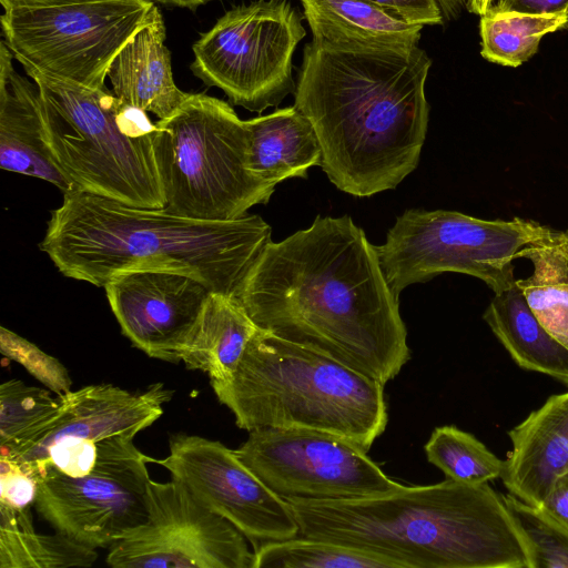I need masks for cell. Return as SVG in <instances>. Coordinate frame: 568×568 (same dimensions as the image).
I'll list each match as a JSON object with an SVG mask.
<instances>
[{"mask_svg":"<svg viewBox=\"0 0 568 568\" xmlns=\"http://www.w3.org/2000/svg\"><path fill=\"white\" fill-rule=\"evenodd\" d=\"M40 474L30 465L0 456V505L29 509L34 505Z\"/></svg>","mask_w":568,"mask_h":568,"instance_id":"obj_32","label":"cell"},{"mask_svg":"<svg viewBox=\"0 0 568 568\" xmlns=\"http://www.w3.org/2000/svg\"><path fill=\"white\" fill-rule=\"evenodd\" d=\"M170 454L154 463L166 468L203 506L236 527L260 546L298 535L288 501L271 490L221 442L175 434Z\"/></svg>","mask_w":568,"mask_h":568,"instance_id":"obj_13","label":"cell"},{"mask_svg":"<svg viewBox=\"0 0 568 568\" xmlns=\"http://www.w3.org/2000/svg\"><path fill=\"white\" fill-rule=\"evenodd\" d=\"M94 548L58 532L38 534L29 509L0 505V568L91 567L98 559Z\"/></svg>","mask_w":568,"mask_h":568,"instance_id":"obj_24","label":"cell"},{"mask_svg":"<svg viewBox=\"0 0 568 568\" xmlns=\"http://www.w3.org/2000/svg\"><path fill=\"white\" fill-rule=\"evenodd\" d=\"M384 387L334 358L261 328L230 381L212 385L241 429H314L366 450L388 423Z\"/></svg>","mask_w":568,"mask_h":568,"instance_id":"obj_5","label":"cell"},{"mask_svg":"<svg viewBox=\"0 0 568 568\" xmlns=\"http://www.w3.org/2000/svg\"><path fill=\"white\" fill-rule=\"evenodd\" d=\"M155 126L154 153L169 212L229 221L270 201L275 185L248 170L245 121L227 102L189 93L181 106Z\"/></svg>","mask_w":568,"mask_h":568,"instance_id":"obj_7","label":"cell"},{"mask_svg":"<svg viewBox=\"0 0 568 568\" xmlns=\"http://www.w3.org/2000/svg\"><path fill=\"white\" fill-rule=\"evenodd\" d=\"M254 552V568H400L379 555L301 536L264 544Z\"/></svg>","mask_w":568,"mask_h":568,"instance_id":"obj_28","label":"cell"},{"mask_svg":"<svg viewBox=\"0 0 568 568\" xmlns=\"http://www.w3.org/2000/svg\"><path fill=\"white\" fill-rule=\"evenodd\" d=\"M236 300L255 325L386 385L410 358L398 296L364 231L317 216L271 241Z\"/></svg>","mask_w":568,"mask_h":568,"instance_id":"obj_1","label":"cell"},{"mask_svg":"<svg viewBox=\"0 0 568 568\" xmlns=\"http://www.w3.org/2000/svg\"><path fill=\"white\" fill-rule=\"evenodd\" d=\"M257 329L234 296L211 292L176 358L189 369L206 373L211 385L226 383Z\"/></svg>","mask_w":568,"mask_h":568,"instance_id":"obj_20","label":"cell"},{"mask_svg":"<svg viewBox=\"0 0 568 568\" xmlns=\"http://www.w3.org/2000/svg\"><path fill=\"white\" fill-rule=\"evenodd\" d=\"M122 334L149 357L178 364L176 349L209 294L197 278L165 268L114 274L104 285Z\"/></svg>","mask_w":568,"mask_h":568,"instance_id":"obj_15","label":"cell"},{"mask_svg":"<svg viewBox=\"0 0 568 568\" xmlns=\"http://www.w3.org/2000/svg\"><path fill=\"white\" fill-rule=\"evenodd\" d=\"M494 2L495 0H468L467 9L481 17L490 9Z\"/></svg>","mask_w":568,"mask_h":568,"instance_id":"obj_39","label":"cell"},{"mask_svg":"<svg viewBox=\"0 0 568 568\" xmlns=\"http://www.w3.org/2000/svg\"><path fill=\"white\" fill-rule=\"evenodd\" d=\"M313 39L345 47L410 48L424 26L367 0H301Z\"/></svg>","mask_w":568,"mask_h":568,"instance_id":"obj_22","label":"cell"},{"mask_svg":"<svg viewBox=\"0 0 568 568\" xmlns=\"http://www.w3.org/2000/svg\"><path fill=\"white\" fill-rule=\"evenodd\" d=\"M104 0H0L3 10L17 8H45Z\"/></svg>","mask_w":568,"mask_h":568,"instance_id":"obj_36","label":"cell"},{"mask_svg":"<svg viewBox=\"0 0 568 568\" xmlns=\"http://www.w3.org/2000/svg\"><path fill=\"white\" fill-rule=\"evenodd\" d=\"M305 34L287 0L236 6L195 41L191 70L232 104L261 113L294 93L292 58Z\"/></svg>","mask_w":568,"mask_h":568,"instance_id":"obj_9","label":"cell"},{"mask_svg":"<svg viewBox=\"0 0 568 568\" xmlns=\"http://www.w3.org/2000/svg\"><path fill=\"white\" fill-rule=\"evenodd\" d=\"M427 460L447 479L484 484L500 478L505 460L497 457L474 435L454 425L436 427L424 446Z\"/></svg>","mask_w":568,"mask_h":568,"instance_id":"obj_29","label":"cell"},{"mask_svg":"<svg viewBox=\"0 0 568 568\" xmlns=\"http://www.w3.org/2000/svg\"><path fill=\"white\" fill-rule=\"evenodd\" d=\"M148 518L105 558L114 568H254L255 552L230 521L178 479L146 484Z\"/></svg>","mask_w":568,"mask_h":568,"instance_id":"obj_12","label":"cell"},{"mask_svg":"<svg viewBox=\"0 0 568 568\" xmlns=\"http://www.w3.org/2000/svg\"><path fill=\"white\" fill-rule=\"evenodd\" d=\"M162 4L186 8L190 10H195L197 7L205 4L213 0H154Z\"/></svg>","mask_w":568,"mask_h":568,"instance_id":"obj_38","label":"cell"},{"mask_svg":"<svg viewBox=\"0 0 568 568\" xmlns=\"http://www.w3.org/2000/svg\"><path fill=\"white\" fill-rule=\"evenodd\" d=\"M540 507L568 528V471L557 477Z\"/></svg>","mask_w":568,"mask_h":568,"instance_id":"obj_35","label":"cell"},{"mask_svg":"<svg viewBox=\"0 0 568 568\" xmlns=\"http://www.w3.org/2000/svg\"><path fill=\"white\" fill-rule=\"evenodd\" d=\"M247 168L266 183L306 178L321 165L322 149L310 120L294 105L245 121Z\"/></svg>","mask_w":568,"mask_h":568,"instance_id":"obj_21","label":"cell"},{"mask_svg":"<svg viewBox=\"0 0 568 568\" xmlns=\"http://www.w3.org/2000/svg\"><path fill=\"white\" fill-rule=\"evenodd\" d=\"M432 60L418 45L371 48L313 39L303 51L294 106L312 123L321 166L354 196L395 189L418 162Z\"/></svg>","mask_w":568,"mask_h":568,"instance_id":"obj_2","label":"cell"},{"mask_svg":"<svg viewBox=\"0 0 568 568\" xmlns=\"http://www.w3.org/2000/svg\"><path fill=\"white\" fill-rule=\"evenodd\" d=\"M487 12L535 16L568 13V0H495Z\"/></svg>","mask_w":568,"mask_h":568,"instance_id":"obj_34","label":"cell"},{"mask_svg":"<svg viewBox=\"0 0 568 568\" xmlns=\"http://www.w3.org/2000/svg\"><path fill=\"white\" fill-rule=\"evenodd\" d=\"M235 452L271 490L286 500L365 498L402 487L368 456V450L325 432L255 429Z\"/></svg>","mask_w":568,"mask_h":568,"instance_id":"obj_11","label":"cell"},{"mask_svg":"<svg viewBox=\"0 0 568 568\" xmlns=\"http://www.w3.org/2000/svg\"><path fill=\"white\" fill-rule=\"evenodd\" d=\"M483 318L520 368L568 386V348L539 323L517 284L495 294Z\"/></svg>","mask_w":568,"mask_h":568,"instance_id":"obj_23","label":"cell"},{"mask_svg":"<svg viewBox=\"0 0 568 568\" xmlns=\"http://www.w3.org/2000/svg\"><path fill=\"white\" fill-rule=\"evenodd\" d=\"M0 351L57 395L71 390V377L61 362L3 326L0 327Z\"/></svg>","mask_w":568,"mask_h":568,"instance_id":"obj_31","label":"cell"},{"mask_svg":"<svg viewBox=\"0 0 568 568\" xmlns=\"http://www.w3.org/2000/svg\"><path fill=\"white\" fill-rule=\"evenodd\" d=\"M64 410L54 428L36 446L14 458L32 460L62 440H100L113 436L135 437L163 414L173 390L155 383L142 393L112 384L89 385L62 395Z\"/></svg>","mask_w":568,"mask_h":568,"instance_id":"obj_16","label":"cell"},{"mask_svg":"<svg viewBox=\"0 0 568 568\" xmlns=\"http://www.w3.org/2000/svg\"><path fill=\"white\" fill-rule=\"evenodd\" d=\"M523 257L531 261L534 272L516 284L539 323L568 348V231L554 241L523 248Z\"/></svg>","mask_w":568,"mask_h":568,"instance_id":"obj_25","label":"cell"},{"mask_svg":"<svg viewBox=\"0 0 568 568\" xmlns=\"http://www.w3.org/2000/svg\"><path fill=\"white\" fill-rule=\"evenodd\" d=\"M154 458L95 468L82 477L40 469L34 505L58 532L90 548L112 547L148 518L146 464Z\"/></svg>","mask_w":568,"mask_h":568,"instance_id":"obj_14","label":"cell"},{"mask_svg":"<svg viewBox=\"0 0 568 568\" xmlns=\"http://www.w3.org/2000/svg\"><path fill=\"white\" fill-rule=\"evenodd\" d=\"M12 52L0 42V166L73 190L47 142L41 95L37 83L20 75Z\"/></svg>","mask_w":568,"mask_h":568,"instance_id":"obj_17","label":"cell"},{"mask_svg":"<svg viewBox=\"0 0 568 568\" xmlns=\"http://www.w3.org/2000/svg\"><path fill=\"white\" fill-rule=\"evenodd\" d=\"M152 0H104L3 10V40L18 61L88 88L105 87L108 69L145 24Z\"/></svg>","mask_w":568,"mask_h":568,"instance_id":"obj_10","label":"cell"},{"mask_svg":"<svg viewBox=\"0 0 568 568\" xmlns=\"http://www.w3.org/2000/svg\"><path fill=\"white\" fill-rule=\"evenodd\" d=\"M504 499L534 546L537 568H568V528L540 506L509 493Z\"/></svg>","mask_w":568,"mask_h":568,"instance_id":"obj_30","label":"cell"},{"mask_svg":"<svg viewBox=\"0 0 568 568\" xmlns=\"http://www.w3.org/2000/svg\"><path fill=\"white\" fill-rule=\"evenodd\" d=\"M271 234L256 214L204 221L73 190L52 211L39 246L61 274L95 286L119 272L165 268L236 298Z\"/></svg>","mask_w":568,"mask_h":568,"instance_id":"obj_4","label":"cell"},{"mask_svg":"<svg viewBox=\"0 0 568 568\" xmlns=\"http://www.w3.org/2000/svg\"><path fill=\"white\" fill-rule=\"evenodd\" d=\"M508 436L511 449L500 479L509 494L540 506L557 477L568 471V392L548 397Z\"/></svg>","mask_w":568,"mask_h":568,"instance_id":"obj_18","label":"cell"},{"mask_svg":"<svg viewBox=\"0 0 568 568\" xmlns=\"http://www.w3.org/2000/svg\"><path fill=\"white\" fill-rule=\"evenodd\" d=\"M301 537L379 555L400 568H537L504 495L452 479L343 500L288 499Z\"/></svg>","mask_w":568,"mask_h":568,"instance_id":"obj_3","label":"cell"},{"mask_svg":"<svg viewBox=\"0 0 568 568\" xmlns=\"http://www.w3.org/2000/svg\"><path fill=\"white\" fill-rule=\"evenodd\" d=\"M444 19L457 18L463 9H467L468 0H437Z\"/></svg>","mask_w":568,"mask_h":568,"instance_id":"obj_37","label":"cell"},{"mask_svg":"<svg viewBox=\"0 0 568 568\" xmlns=\"http://www.w3.org/2000/svg\"><path fill=\"white\" fill-rule=\"evenodd\" d=\"M37 83L49 148L73 190L139 207H164L155 123L106 87L45 75L19 61ZM72 190V191H73Z\"/></svg>","mask_w":568,"mask_h":568,"instance_id":"obj_6","label":"cell"},{"mask_svg":"<svg viewBox=\"0 0 568 568\" xmlns=\"http://www.w3.org/2000/svg\"><path fill=\"white\" fill-rule=\"evenodd\" d=\"M164 41L163 17L154 6L149 20L115 55L106 73L119 99L159 120L171 116L189 97L174 83Z\"/></svg>","mask_w":568,"mask_h":568,"instance_id":"obj_19","label":"cell"},{"mask_svg":"<svg viewBox=\"0 0 568 568\" xmlns=\"http://www.w3.org/2000/svg\"><path fill=\"white\" fill-rule=\"evenodd\" d=\"M532 220H483L456 211L407 210L397 216L384 244L375 246L390 290L399 297L408 285L446 273L481 280L495 294L513 287L519 252L560 237Z\"/></svg>","mask_w":568,"mask_h":568,"instance_id":"obj_8","label":"cell"},{"mask_svg":"<svg viewBox=\"0 0 568 568\" xmlns=\"http://www.w3.org/2000/svg\"><path fill=\"white\" fill-rule=\"evenodd\" d=\"M64 410L62 395L18 379L0 386V456L17 458L50 433Z\"/></svg>","mask_w":568,"mask_h":568,"instance_id":"obj_26","label":"cell"},{"mask_svg":"<svg viewBox=\"0 0 568 568\" xmlns=\"http://www.w3.org/2000/svg\"><path fill=\"white\" fill-rule=\"evenodd\" d=\"M562 29H568V13L486 12L480 19V53L490 62L518 67L535 55L544 36Z\"/></svg>","mask_w":568,"mask_h":568,"instance_id":"obj_27","label":"cell"},{"mask_svg":"<svg viewBox=\"0 0 568 568\" xmlns=\"http://www.w3.org/2000/svg\"><path fill=\"white\" fill-rule=\"evenodd\" d=\"M414 24H443L444 16L437 0H367Z\"/></svg>","mask_w":568,"mask_h":568,"instance_id":"obj_33","label":"cell"}]
</instances>
